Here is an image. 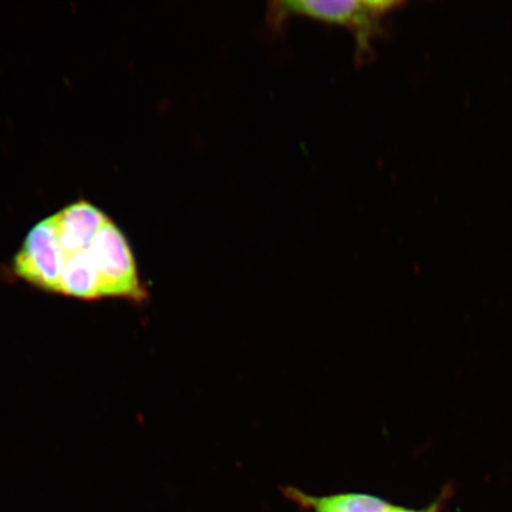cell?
Masks as SVG:
<instances>
[{
    "mask_svg": "<svg viewBox=\"0 0 512 512\" xmlns=\"http://www.w3.org/2000/svg\"><path fill=\"white\" fill-rule=\"evenodd\" d=\"M53 220L57 239L66 259L87 251L110 217L93 204L79 201L53 215Z\"/></svg>",
    "mask_w": 512,
    "mask_h": 512,
    "instance_id": "obj_4",
    "label": "cell"
},
{
    "mask_svg": "<svg viewBox=\"0 0 512 512\" xmlns=\"http://www.w3.org/2000/svg\"><path fill=\"white\" fill-rule=\"evenodd\" d=\"M392 0H291L274 3V21L285 17L304 16L325 23L342 25L355 32L358 56L370 51V41L381 29L382 17L399 6Z\"/></svg>",
    "mask_w": 512,
    "mask_h": 512,
    "instance_id": "obj_1",
    "label": "cell"
},
{
    "mask_svg": "<svg viewBox=\"0 0 512 512\" xmlns=\"http://www.w3.org/2000/svg\"><path fill=\"white\" fill-rule=\"evenodd\" d=\"M88 254L98 277L100 297L144 302L147 291L140 280L130 243L111 219L96 235Z\"/></svg>",
    "mask_w": 512,
    "mask_h": 512,
    "instance_id": "obj_2",
    "label": "cell"
},
{
    "mask_svg": "<svg viewBox=\"0 0 512 512\" xmlns=\"http://www.w3.org/2000/svg\"><path fill=\"white\" fill-rule=\"evenodd\" d=\"M285 494L292 501L315 512H390L393 510V505L369 495L342 494L312 497L293 488L286 489Z\"/></svg>",
    "mask_w": 512,
    "mask_h": 512,
    "instance_id": "obj_5",
    "label": "cell"
},
{
    "mask_svg": "<svg viewBox=\"0 0 512 512\" xmlns=\"http://www.w3.org/2000/svg\"><path fill=\"white\" fill-rule=\"evenodd\" d=\"M390 512H437L435 508H432L430 510H424V511H415V510H409V509H403L398 507H393V510Z\"/></svg>",
    "mask_w": 512,
    "mask_h": 512,
    "instance_id": "obj_7",
    "label": "cell"
},
{
    "mask_svg": "<svg viewBox=\"0 0 512 512\" xmlns=\"http://www.w3.org/2000/svg\"><path fill=\"white\" fill-rule=\"evenodd\" d=\"M59 293L87 300L100 298L99 281L88 249L64 259Z\"/></svg>",
    "mask_w": 512,
    "mask_h": 512,
    "instance_id": "obj_6",
    "label": "cell"
},
{
    "mask_svg": "<svg viewBox=\"0 0 512 512\" xmlns=\"http://www.w3.org/2000/svg\"><path fill=\"white\" fill-rule=\"evenodd\" d=\"M63 266L64 256L53 216H49L30 230L16 255L14 270L18 277L32 285L59 292Z\"/></svg>",
    "mask_w": 512,
    "mask_h": 512,
    "instance_id": "obj_3",
    "label": "cell"
}]
</instances>
